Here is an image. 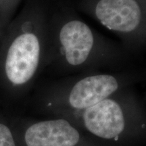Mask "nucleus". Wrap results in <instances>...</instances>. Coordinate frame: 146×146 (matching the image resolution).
<instances>
[{"instance_id":"obj_4","label":"nucleus","mask_w":146,"mask_h":146,"mask_svg":"<svg viewBox=\"0 0 146 146\" xmlns=\"http://www.w3.org/2000/svg\"><path fill=\"white\" fill-rule=\"evenodd\" d=\"M83 120L89 132L106 139L121 134L126 124L123 108L110 98L84 110Z\"/></svg>"},{"instance_id":"obj_3","label":"nucleus","mask_w":146,"mask_h":146,"mask_svg":"<svg viewBox=\"0 0 146 146\" xmlns=\"http://www.w3.org/2000/svg\"><path fill=\"white\" fill-rule=\"evenodd\" d=\"M94 15L102 25L126 39L142 21L141 9L135 0H100Z\"/></svg>"},{"instance_id":"obj_2","label":"nucleus","mask_w":146,"mask_h":146,"mask_svg":"<svg viewBox=\"0 0 146 146\" xmlns=\"http://www.w3.org/2000/svg\"><path fill=\"white\" fill-rule=\"evenodd\" d=\"M41 44L33 33L26 32L17 36L9 48L5 69L9 81L23 85L30 81L39 64Z\"/></svg>"},{"instance_id":"obj_1","label":"nucleus","mask_w":146,"mask_h":146,"mask_svg":"<svg viewBox=\"0 0 146 146\" xmlns=\"http://www.w3.org/2000/svg\"><path fill=\"white\" fill-rule=\"evenodd\" d=\"M59 41L66 62L72 68L87 64L99 50V41L92 29L78 19L64 24L59 32Z\"/></svg>"},{"instance_id":"obj_6","label":"nucleus","mask_w":146,"mask_h":146,"mask_svg":"<svg viewBox=\"0 0 146 146\" xmlns=\"http://www.w3.org/2000/svg\"><path fill=\"white\" fill-rule=\"evenodd\" d=\"M80 135L68 120L56 119L35 123L26 131L27 146H75Z\"/></svg>"},{"instance_id":"obj_5","label":"nucleus","mask_w":146,"mask_h":146,"mask_svg":"<svg viewBox=\"0 0 146 146\" xmlns=\"http://www.w3.org/2000/svg\"><path fill=\"white\" fill-rule=\"evenodd\" d=\"M119 87L117 78L111 74L87 76L72 87L68 95V103L73 108L84 110L110 98Z\"/></svg>"},{"instance_id":"obj_7","label":"nucleus","mask_w":146,"mask_h":146,"mask_svg":"<svg viewBox=\"0 0 146 146\" xmlns=\"http://www.w3.org/2000/svg\"><path fill=\"white\" fill-rule=\"evenodd\" d=\"M0 146H16L10 129L0 123Z\"/></svg>"}]
</instances>
